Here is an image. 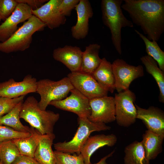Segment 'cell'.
<instances>
[{"label": "cell", "mask_w": 164, "mask_h": 164, "mask_svg": "<svg viewBox=\"0 0 164 164\" xmlns=\"http://www.w3.org/2000/svg\"><path fill=\"white\" fill-rule=\"evenodd\" d=\"M122 9L149 40L157 42L164 32V0H124Z\"/></svg>", "instance_id": "6da1fadb"}, {"label": "cell", "mask_w": 164, "mask_h": 164, "mask_svg": "<svg viewBox=\"0 0 164 164\" xmlns=\"http://www.w3.org/2000/svg\"><path fill=\"white\" fill-rule=\"evenodd\" d=\"M122 0H102L101 7L104 24L108 28L112 43L116 51L122 54L121 31L123 28H132L134 25L123 14Z\"/></svg>", "instance_id": "7a4b0ae2"}, {"label": "cell", "mask_w": 164, "mask_h": 164, "mask_svg": "<svg viewBox=\"0 0 164 164\" xmlns=\"http://www.w3.org/2000/svg\"><path fill=\"white\" fill-rule=\"evenodd\" d=\"M33 96L23 101L19 113L23 119L41 135L53 133L54 127L60 118V114L51 111L43 110Z\"/></svg>", "instance_id": "3957f363"}, {"label": "cell", "mask_w": 164, "mask_h": 164, "mask_svg": "<svg viewBox=\"0 0 164 164\" xmlns=\"http://www.w3.org/2000/svg\"><path fill=\"white\" fill-rule=\"evenodd\" d=\"M46 24L32 15L7 40L0 42V52L9 53L28 49L36 32L43 30Z\"/></svg>", "instance_id": "277c9868"}, {"label": "cell", "mask_w": 164, "mask_h": 164, "mask_svg": "<svg viewBox=\"0 0 164 164\" xmlns=\"http://www.w3.org/2000/svg\"><path fill=\"white\" fill-rule=\"evenodd\" d=\"M77 121L78 127L74 136L69 141L55 143L54 147L56 151L79 154L83 145L92 132L105 131L111 128L104 123L93 122L87 118L78 117Z\"/></svg>", "instance_id": "5b68a950"}, {"label": "cell", "mask_w": 164, "mask_h": 164, "mask_svg": "<svg viewBox=\"0 0 164 164\" xmlns=\"http://www.w3.org/2000/svg\"><path fill=\"white\" fill-rule=\"evenodd\" d=\"M73 88L67 77L57 81L47 79L39 80L37 81L36 92L41 97L38 102L39 107L43 110H46L51 101L64 99Z\"/></svg>", "instance_id": "8992f818"}, {"label": "cell", "mask_w": 164, "mask_h": 164, "mask_svg": "<svg viewBox=\"0 0 164 164\" xmlns=\"http://www.w3.org/2000/svg\"><path fill=\"white\" fill-rule=\"evenodd\" d=\"M115 120L121 126L128 127L136 119L137 110L134 103L136 99L134 92L129 89L115 94L114 97Z\"/></svg>", "instance_id": "52a82bcc"}, {"label": "cell", "mask_w": 164, "mask_h": 164, "mask_svg": "<svg viewBox=\"0 0 164 164\" xmlns=\"http://www.w3.org/2000/svg\"><path fill=\"white\" fill-rule=\"evenodd\" d=\"M112 65L115 79V89L118 93L128 89L133 80L144 75L142 65H131L123 59H116Z\"/></svg>", "instance_id": "ba28073f"}, {"label": "cell", "mask_w": 164, "mask_h": 164, "mask_svg": "<svg viewBox=\"0 0 164 164\" xmlns=\"http://www.w3.org/2000/svg\"><path fill=\"white\" fill-rule=\"evenodd\" d=\"M67 77L74 88L89 99L108 95L91 74L80 71L71 72Z\"/></svg>", "instance_id": "9c48e42d"}, {"label": "cell", "mask_w": 164, "mask_h": 164, "mask_svg": "<svg viewBox=\"0 0 164 164\" xmlns=\"http://www.w3.org/2000/svg\"><path fill=\"white\" fill-rule=\"evenodd\" d=\"M70 92L69 96L62 100L52 101L49 105L73 112L78 117L88 118L91 113L90 99L74 88Z\"/></svg>", "instance_id": "30bf717a"}, {"label": "cell", "mask_w": 164, "mask_h": 164, "mask_svg": "<svg viewBox=\"0 0 164 164\" xmlns=\"http://www.w3.org/2000/svg\"><path fill=\"white\" fill-rule=\"evenodd\" d=\"M91 113L88 118L94 123L104 124L115 121L114 97L107 96L89 100Z\"/></svg>", "instance_id": "8fae6325"}, {"label": "cell", "mask_w": 164, "mask_h": 164, "mask_svg": "<svg viewBox=\"0 0 164 164\" xmlns=\"http://www.w3.org/2000/svg\"><path fill=\"white\" fill-rule=\"evenodd\" d=\"M37 87V80L31 75H27L19 82L11 78L0 83V96L9 99L17 98L36 92Z\"/></svg>", "instance_id": "7c38bea8"}, {"label": "cell", "mask_w": 164, "mask_h": 164, "mask_svg": "<svg viewBox=\"0 0 164 164\" xmlns=\"http://www.w3.org/2000/svg\"><path fill=\"white\" fill-rule=\"evenodd\" d=\"M32 15V9L29 6L18 3L12 14L0 25V42L9 39L18 29V25L28 20Z\"/></svg>", "instance_id": "4fadbf2b"}, {"label": "cell", "mask_w": 164, "mask_h": 164, "mask_svg": "<svg viewBox=\"0 0 164 164\" xmlns=\"http://www.w3.org/2000/svg\"><path fill=\"white\" fill-rule=\"evenodd\" d=\"M62 0H50L39 8L32 9L33 15L45 23L49 29H53L64 24L66 21L65 16L59 11L58 7Z\"/></svg>", "instance_id": "5bb4252c"}, {"label": "cell", "mask_w": 164, "mask_h": 164, "mask_svg": "<svg viewBox=\"0 0 164 164\" xmlns=\"http://www.w3.org/2000/svg\"><path fill=\"white\" fill-rule=\"evenodd\" d=\"M137 110L136 119L141 120L148 130L164 135V113L160 109L150 106L147 109L135 104Z\"/></svg>", "instance_id": "9a60e30c"}, {"label": "cell", "mask_w": 164, "mask_h": 164, "mask_svg": "<svg viewBox=\"0 0 164 164\" xmlns=\"http://www.w3.org/2000/svg\"><path fill=\"white\" fill-rule=\"evenodd\" d=\"M77 15L76 24L71 28L73 37L77 39L85 38L89 31V19L93 16V9L88 0H79L75 8Z\"/></svg>", "instance_id": "2e32d148"}, {"label": "cell", "mask_w": 164, "mask_h": 164, "mask_svg": "<svg viewBox=\"0 0 164 164\" xmlns=\"http://www.w3.org/2000/svg\"><path fill=\"white\" fill-rule=\"evenodd\" d=\"M82 52L79 47L66 45L54 49L53 56L55 60L63 63L71 72H74L81 71Z\"/></svg>", "instance_id": "e0dca14e"}, {"label": "cell", "mask_w": 164, "mask_h": 164, "mask_svg": "<svg viewBox=\"0 0 164 164\" xmlns=\"http://www.w3.org/2000/svg\"><path fill=\"white\" fill-rule=\"evenodd\" d=\"M117 141V136L113 134H98L89 137L83 145L80 152L85 164L91 163V156L98 149L105 146H113Z\"/></svg>", "instance_id": "ac0fdd59"}, {"label": "cell", "mask_w": 164, "mask_h": 164, "mask_svg": "<svg viewBox=\"0 0 164 164\" xmlns=\"http://www.w3.org/2000/svg\"><path fill=\"white\" fill-rule=\"evenodd\" d=\"M99 85L105 90L113 93L115 90V79L112 64L105 58L91 74Z\"/></svg>", "instance_id": "d6986e66"}, {"label": "cell", "mask_w": 164, "mask_h": 164, "mask_svg": "<svg viewBox=\"0 0 164 164\" xmlns=\"http://www.w3.org/2000/svg\"><path fill=\"white\" fill-rule=\"evenodd\" d=\"M55 138L53 133L41 135L34 154V158L40 164H55V156L52 149Z\"/></svg>", "instance_id": "ffe728a7"}, {"label": "cell", "mask_w": 164, "mask_h": 164, "mask_svg": "<svg viewBox=\"0 0 164 164\" xmlns=\"http://www.w3.org/2000/svg\"><path fill=\"white\" fill-rule=\"evenodd\" d=\"M164 138V135L148 130L143 134L141 142L145 157L149 161L155 159L162 152Z\"/></svg>", "instance_id": "44dd1931"}, {"label": "cell", "mask_w": 164, "mask_h": 164, "mask_svg": "<svg viewBox=\"0 0 164 164\" xmlns=\"http://www.w3.org/2000/svg\"><path fill=\"white\" fill-rule=\"evenodd\" d=\"M101 46L97 43L90 44L82 52L81 71L92 74L100 64L102 59L99 56Z\"/></svg>", "instance_id": "7402d4cb"}, {"label": "cell", "mask_w": 164, "mask_h": 164, "mask_svg": "<svg viewBox=\"0 0 164 164\" xmlns=\"http://www.w3.org/2000/svg\"><path fill=\"white\" fill-rule=\"evenodd\" d=\"M141 61L147 72L151 75L156 81L159 88V101L164 102V72L159 67L157 62L150 56L145 55L142 57Z\"/></svg>", "instance_id": "603a6c76"}, {"label": "cell", "mask_w": 164, "mask_h": 164, "mask_svg": "<svg viewBox=\"0 0 164 164\" xmlns=\"http://www.w3.org/2000/svg\"><path fill=\"white\" fill-rule=\"evenodd\" d=\"M31 128V135L29 137L12 140L17 148L20 154L34 158V154L41 135L34 128Z\"/></svg>", "instance_id": "cb8c5ba5"}, {"label": "cell", "mask_w": 164, "mask_h": 164, "mask_svg": "<svg viewBox=\"0 0 164 164\" xmlns=\"http://www.w3.org/2000/svg\"><path fill=\"white\" fill-rule=\"evenodd\" d=\"M125 164H149L146 158L142 142L135 141L125 148Z\"/></svg>", "instance_id": "d4e9b609"}, {"label": "cell", "mask_w": 164, "mask_h": 164, "mask_svg": "<svg viewBox=\"0 0 164 164\" xmlns=\"http://www.w3.org/2000/svg\"><path fill=\"white\" fill-rule=\"evenodd\" d=\"M24 100L16 104L5 114L0 117V125L11 127L16 130L30 132L31 128L24 125L21 122L19 113Z\"/></svg>", "instance_id": "484cf974"}, {"label": "cell", "mask_w": 164, "mask_h": 164, "mask_svg": "<svg viewBox=\"0 0 164 164\" xmlns=\"http://www.w3.org/2000/svg\"><path fill=\"white\" fill-rule=\"evenodd\" d=\"M135 31L143 41L147 55L155 60L159 68L164 72V52L160 48L156 41L150 40L138 30L135 29Z\"/></svg>", "instance_id": "4316f807"}, {"label": "cell", "mask_w": 164, "mask_h": 164, "mask_svg": "<svg viewBox=\"0 0 164 164\" xmlns=\"http://www.w3.org/2000/svg\"><path fill=\"white\" fill-rule=\"evenodd\" d=\"M20 155L12 140L0 142V162L2 164H12Z\"/></svg>", "instance_id": "83f0119b"}, {"label": "cell", "mask_w": 164, "mask_h": 164, "mask_svg": "<svg viewBox=\"0 0 164 164\" xmlns=\"http://www.w3.org/2000/svg\"><path fill=\"white\" fill-rule=\"evenodd\" d=\"M31 135V132L19 131L9 127L0 125V142L25 138Z\"/></svg>", "instance_id": "f1b7e54d"}, {"label": "cell", "mask_w": 164, "mask_h": 164, "mask_svg": "<svg viewBox=\"0 0 164 164\" xmlns=\"http://www.w3.org/2000/svg\"><path fill=\"white\" fill-rule=\"evenodd\" d=\"M55 164H85L80 153L71 155L70 153L55 151Z\"/></svg>", "instance_id": "f546056e"}, {"label": "cell", "mask_w": 164, "mask_h": 164, "mask_svg": "<svg viewBox=\"0 0 164 164\" xmlns=\"http://www.w3.org/2000/svg\"><path fill=\"white\" fill-rule=\"evenodd\" d=\"M25 96L9 99L0 97V117L9 112L16 104L24 100Z\"/></svg>", "instance_id": "4dcf8cb0"}, {"label": "cell", "mask_w": 164, "mask_h": 164, "mask_svg": "<svg viewBox=\"0 0 164 164\" xmlns=\"http://www.w3.org/2000/svg\"><path fill=\"white\" fill-rule=\"evenodd\" d=\"M18 3L16 0H0V16L5 21L13 12Z\"/></svg>", "instance_id": "1f68e13d"}, {"label": "cell", "mask_w": 164, "mask_h": 164, "mask_svg": "<svg viewBox=\"0 0 164 164\" xmlns=\"http://www.w3.org/2000/svg\"><path fill=\"white\" fill-rule=\"evenodd\" d=\"M79 0H62L58 7L59 12L65 16H70L72 10L75 9Z\"/></svg>", "instance_id": "d6a6232c"}, {"label": "cell", "mask_w": 164, "mask_h": 164, "mask_svg": "<svg viewBox=\"0 0 164 164\" xmlns=\"http://www.w3.org/2000/svg\"><path fill=\"white\" fill-rule=\"evenodd\" d=\"M12 164H40L34 158L20 154Z\"/></svg>", "instance_id": "836d02e7"}, {"label": "cell", "mask_w": 164, "mask_h": 164, "mask_svg": "<svg viewBox=\"0 0 164 164\" xmlns=\"http://www.w3.org/2000/svg\"><path fill=\"white\" fill-rule=\"evenodd\" d=\"M18 3H24L29 6L32 10H36L43 5L47 0H16Z\"/></svg>", "instance_id": "e575fe53"}, {"label": "cell", "mask_w": 164, "mask_h": 164, "mask_svg": "<svg viewBox=\"0 0 164 164\" xmlns=\"http://www.w3.org/2000/svg\"><path fill=\"white\" fill-rule=\"evenodd\" d=\"M114 150L110 153L101 158L98 162L94 164H92L91 163L90 164H108L106 162V160L108 158L111 156L114 153Z\"/></svg>", "instance_id": "d590c367"}, {"label": "cell", "mask_w": 164, "mask_h": 164, "mask_svg": "<svg viewBox=\"0 0 164 164\" xmlns=\"http://www.w3.org/2000/svg\"><path fill=\"white\" fill-rule=\"evenodd\" d=\"M1 20H2V18L1 16H0V21H1Z\"/></svg>", "instance_id": "8d00e7d4"}, {"label": "cell", "mask_w": 164, "mask_h": 164, "mask_svg": "<svg viewBox=\"0 0 164 164\" xmlns=\"http://www.w3.org/2000/svg\"><path fill=\"white\" fill-rule=\"evenodd\" d=\"M0 164H2V163H1V162H0Z\"/></svg>", "instance_id": "74e56055"}, {"label": "cell", "mask_w": 164, "mask_h": 164, "mask_svg": "<svg viewBox=\"0 0 164 164\" xmlns=\"http://www.w3.org/2000/svg\"></svg>", "instance_id": "f35d334b"}]
</instances>
